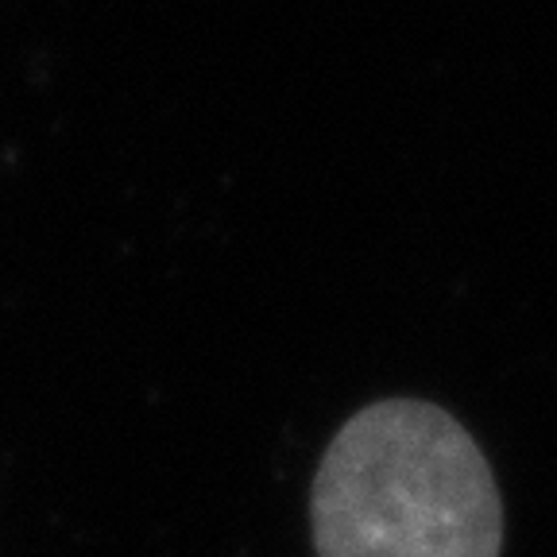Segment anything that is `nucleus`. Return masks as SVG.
Returning <instances> with one entry per match:
<instances>
[{
    "mask_svg": "<svg viewBox=\"0 0 557 557\" xmlns=\"http://www.w3.org/2000/svg\"><path fill=\"white\" fill-rule=\"evenodd\" d=\"M322 557H499L504 507L487 457L434 403L352 414L313 480Z\"/></svg>",
    "mask_w": 557,
    "mask_h": 557,
    "instance_id": "1",
    "label": "nucleus"
}]
</instances>
